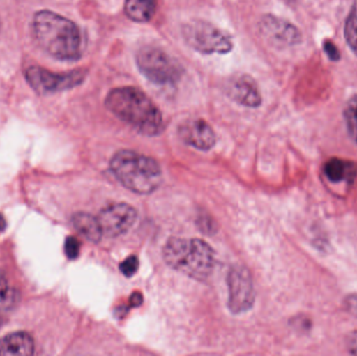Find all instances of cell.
<instances>
[{
    "label": "cell",
    "instance_id": "1",
    "mask_svg": "<svg viewBox=\"0 0 357 356\" xmlns=\"http://www.w3.org/2000/svg\"><path fill=\"white\" fill-rule=\"evenodd\" d=\"M105 106L117 118L144 136H158L165 130L162 113L139 88L133 86L110 90Z\"/></svg>",
    "mask_w": 357,
    "mask_h": 356
},
{
    "label": "cell",
    "instance_id": "2",
    "mask_svg": "<svg viewBox=\"0 0 357 356\" xmlns=\"http://www.w3.org/2000/svg\"><path fill=\"white\" fill-rule=\"evenodd\" d=\"M31 29L38 45L54 58L62 61L81 58L83 38L73 21L52 10H40L33 16Z\"/></svg>",
    "mask_w": 357,
    "mask_h": 356
},
{
    "label": "cell",
    "instance_id": "3",
    "mask_svg": "<svg viewBox=\"0 0 357 356\" xmlns=\"http://www.w3.org/2000/svg\"><path fill=\"white\" fill-rule=\"evenodd\" d=\"M110 167L117 180L136 194H152L162 182L158 162L134 150L117 152L111 159Z\"/></svg>",
    "mask_w": 357,
    "mask_h": 356
},
{
    "label": "cell",
    "instance_id": "4",
    "mask_svg": "<svg viewBox=\"0 0 357 356\" xmlns=\"http://www.w3.org/2000/svg\"><path fill=\"white\" fill-rule=\"evenodd\" d=\"M163 257L176 271L201 281L211 275L215 263L211 247L195 238H169L163 249Z\"/></svg>",
    "mask_w": 357,
    "mask_h": 356
},
{
    "label": "cell",
    "instance_id": "5",
    "mask_svg": "<svg viewBox=\"0 0 357 356\" xmlns=\"http://www.w3.org/2000/svg\"><path fill=\"white\" fill-rule=\"evenodd\" d=\"M136 64L144 77L159 86H173L184 75L177 59L157 46L146 45L136 54Z\"/></svg>",
    "mask_w": 357,
    "mask_h": 356
},
{
    "label": "cell",
    "instance_id": "6",
    "mask_svg": "<svg viewBox=\"0 0 357 356\" xmlns=\"http://www.w3.org/2000/svg\"><path fill=\"white\" fill-rule=\"evenodd\" d=\"M183 39L189 47L204 54H226L233 49L231 36L208 21L195 19L182 26Z\"/></svg>",
    "mask_w": 357,
    "mask_h": 356
},
{
    "label": "cell",
    "instance_id": "7",
    "mask_svg": "<svg viewBox=\"0 0 357 356\" xmlns=\"http://www.w3.org/2000/svg\"><path fill=\"white\" fill-rule=\"evenodd\" d=\"M87 71L84 69L69 72L54 73L42 67H29L25 71V79L33 90L40 94L56 93L77 87L85 81Z\"/></svg>",
    "mask_w": 357,
    "mask_h": 356
},
{
    "label": "cell",
    "instance_id": "8",
    "mask_svg": "<svg viewBox=\"0 0 357 356\" xmlns=\"http://www.w3.org/2000/svg\"><path fill=\"white\" fill-rule=\"evenodd\" d=\"M229 309L234 314L249 311L255 301L253 281L247 270L234 267L228 274Z\"/></svg>",
    "mask_w": 357,
    "mask_h": 356
},
{
    "label": "cell",
    "instance_id": "9",
    "mask_svg": "<svg viewBox=\"0 0 357 356\" xmlns=\"http://www.w3.org/2000/svg\"><path fill=\"white\" fill-rule=\"evenodd\" d=\"M259 31L277 48L293 47L302 41L301 31L296 25L274 15H264L260 19Z\"/></svg>",
    "mask_w": 357,
    "mask_h": 356
},
{
    "label": "cell",
    "instance_id": "10",
    "mask_svg": "<svg viewBox=\"0 0 357 356\" xmlns=\"http://www.w3.org/2000/svg\"><path fill=\"white\" fill-rule=\"evenodd\" d=\"M137 219V212L131 205L115 203L102 209L98 219L102 234L107 238H119L127 233Z\"/></svg>",
    "mask_w": 357,
    "mask_h": 356
},
{
    "label": "cell",
    "instance_id": "11",
    "mask_svg": "<svg viewBox=\"0 0 357 356\" xmlns=\"http://www.w3.org/2000/svg\"><path fill=\"white\" fill-rule=\"evenodd\" d=\"M226 93L231 100L248 108H258L262 102L257 83L248 75L230 77L226 83Z\"/></svg>",
    "mask_w": 357,
    "mask_h": 356
},
{
    "label": "cell",
    "instance_id": "12",
    "mask_svg": "<svg viewBox=\"0 0 357 356\" xmlns=\"http://www.w3.org/2000/svg\"><path fill=\"white\" fill-rule=\"evenodd\" d=\"M178 133L185 144L197 150H209L215 146V133L203 119L184 121L178 127Z\"/></svg>",
    "mask_w": 357,
    "mask_h": 356
},
{
    "label": "cell",
    "instance_id": "13",
    "mask_svg": "<svg viewBox=\"0 0 357 356\" xmlns=\"http://www.w3.org/2000/svg\"><path fill=\"white\" fill-rule=\"evenodd\" d=\"M33 353V339L25 332H15L0 340V356H29Z\"/></svg>",
    "mask_w": 357,
    "mask_h": 356
},
{
    "label": "cell",
    "instance_id": "14",
    "mask_svg": "<svg viewBox=\"0 0 357 356\" xmlns=\"http://www.w3.org/2000/svg\"><path fill=\"white\" fill-rule=\"evenodd\" d=\"M157 6V0H126L125 14L134 22H149L154 18Z\"/></svg>",
    "mask_w": 357,
    "mask_h": 356
},
{
    "label": "cell",
    "instance_id": "15",
    "mask_svg": "<svg viewBox=\"0 0 357 356\" xmlns=\"http://www.w3.org/2000/svg\"><path fill=\"white\" fill-rule=\"evenodd\" d=\"M73 225L89 242H98L104 235L98 217H92L89 213H75L73 217Z\"/></svg>",
    "mask_w": 357,
    "mask_h": 356
},
{
    "label": "cell",
    "instance_id": "16",
    "mask_svg": "<svg viewBox=\"0 0 357 356\" xmlns=\"http://www.w3.org/2000/svg\"><path fill=\"white\" fill-rule=\"evenodd\" d=\"M19 294L13 288L8 278L0 273V324L4 323L16 307Z\"/></svg>",
    "mask_w": 357,
    "mask_h": 356
},
{
    "label": "cell",
    "instance_id": "17",
    "mask_svg": "<svg viewBox=\"0 0 357 356\" xmlns=\"http://www.w3.org/2000/svg\"><path fill=\"white\" fill-rule=\"evenodd\" d=\"M324 173L331 182L350 181L356 175V167L354 163L333 158L326 162L324 167Z\"/></svg>",
    "mask_w": 357,
    "mask_h": 356
},
{
    "label": "cell",
    "instance_id": "18",
    "mask_svg": "<svg viewBox=\"0 0 357 356\" xmlns=\"http://www.w3.org/2000/svg\"><path fill=\"white\" fill-rule=\"evenodd\" d=\"M344 36L348 46L357 56V0H354L346 20Z\"/></svg>",
    "mask_w": 357,
    "mask_h": 356
},
{
    "label": "cell",
    "instance_id": "19",
    "mask_svg": "<svg viewBox=\"0 0 357 356\" xmlns=\"http://www.w3.org/2000/svg\"><path fill=\"white\" fill-rule=\"evenodd\" d=\"M346 125L350 137L357 144V95L352 96L348 100L344 110Z\"/></svg>",
    "mask_w": 357,
    "mask_h": 356
},
{
    "label": "cell",
    "instance_id": "20",
    "mask_svg": "<svg viewBox=\"0 0 357 356\" xmlns=\"http://www.w3.org/2000/svg\"><path fill=\"white\" fill-rule=\"evenodd\" d=\"M138 268H139V261H138L136 256L128 257L119 265L121 273L127 277H132V276L135 275L136 272L138 271Z\"/></svg>",
    "mask_w": 357,
    "mask_h": 356
},
{
    "label": "cell",
    "instance_id": "21",
    "mask_svg": "<svg viewBox=\"0 0 357 356\" xmlns=\"http://www.w3.org/2000/svg\"><path fill=\"white\" fill-rule=\"evenodd\" d=\"M65 254L69 259H75L79 257V251H81V244L77 238L73 236H69L65 240L64 246Z\"/></svg>",
    "mask_w": 357,
    "mask_h": 356
},
{
    "label": "cell",
    "instance_id": "22",
    "mask_svg": "<svg viewBox=\"0 0 357 356\" xmlns=\"http://www.w3.org/2000/svg\"><path fill=\"white\" fill-rule=\"evenodd\" d=\"M323 48H324V52H326L327 56H328L331 61H339L341 59L340 50L337 49V46H335L333 42L326 40V41H324V44H323Z\"/></svg>",
    "mask_w": 357,
    "mask_h": 356
},
{
    "label": "cell",
    "instance_id": "23",
    "mask_svg": "<svg viewBox=\"0 0 357 356\" xmlns=\"http://www.w3.org/2000/svg\"><path fill=\"white\" fill-rule=\"evenodd\" d=\"M345 307L352 316L357 318V294L350 295L345 299Z\"/></svg>",
    "mask_w": 357,
    "mask_h": 356
},
{
    "label": "cell",
    "instance_id": "24",
    "mask_svg": "<svg viewBox=\"0 0 357 356\" xmlns=\"http://www.w3.org/2000/svg\"><path fill=\"white\" fill-rule=\"evenodd\" d=\"M347 348L351 355H357V332L348 336Z\"/></svg>",
    "mask_w": 357,
    "mask_h": 356
},
{
    "label": "cell",
    "instance_id": "25",
    "mask_svg": "<svg viewBox=\"0 0 357 356\" xmlns=\"http://www.w3.org/2000/svg\"><path fill=\"white\" fill-rule=\"evenodd\" d=\"M144 302V297L140 293L136 292L132 295L131 298H130V305L133 307H139L140 304H142Z\"/></svg>",
    "mask_w": 357,
    "mask_h": 356
},
{
    "label": "cell",
    "instance_id": "26",
    "mask_svg": "<svg viewBox=\"0 0 357 356\" xmlns=\"http://www.w3.org/2000/svg\"><path fill=\"white\" fill-rule=\"evenodd\" d=\"M6 228V222L4 219L3 215H0V232L3 231Z\"/></svg>",
    "mask_w": 357,
    "mask_h": 356
}]
</instances>
